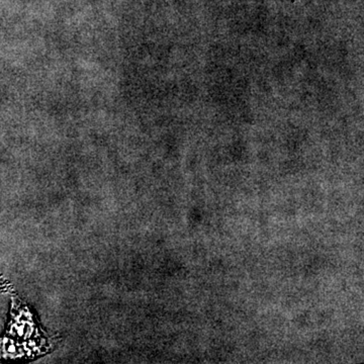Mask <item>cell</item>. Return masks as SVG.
Wrapping results in <instances>:
<instances>
[{
	"mask_svg": "<svg viewBox=\"0 0 364 364\" xmlns=\"http://www.w3.org/2000/svg\"><path fill=\"white\" fill-rule=\"evenodd\" d=\"M9 284H7V282L6 279H2L1 275H0V291H4V289H9Z\"/></svg>",
	"mask_w": 364,
	"mask_h": 364,
	"instance_id": "6da1fadb",
	"label": "cell"
}]
</instances>
